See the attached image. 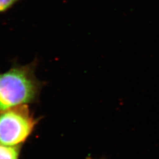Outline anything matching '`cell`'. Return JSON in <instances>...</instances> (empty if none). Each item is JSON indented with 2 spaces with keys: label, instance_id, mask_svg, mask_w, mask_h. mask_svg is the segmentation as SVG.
<instances>
[{
  "label": "cell",
  "instance_id": "6da1fadb",
  "mask_svg": "<svg viewBox=\"0 0 159 159\" xmlns=\"http://www.w3.org/2000/svg\"><path fill=\"white\" fill-rule=\"evenodd\" d=\"M34 66H17L0 74V111L35 102L41 83L36 78Z\"/></svg>",
  "mask_w": 159,
  "mask_h": 159
},
{
  "label": "cell",
  "instance_id": "7a4b0ae2",
  "mask_svg": "<svg viewBox=\"0 0 159 159\" xmlns=\"http://www.w3.org/2000/svg\"><path fill=\"white\" fill-rule=\"evenodd\" d=\"M36 123L27 104L0 111V144L20 146L30 136Z\"/></svg>",
  "mask_w": 159,
  "mask_h": 159
},
{
  "label": "cell",
  "instance_id": "3957f363",
  "mask_svg": "<svg viewBox=\"0 0 159 159\" xmlns=\"http://www.w3.org/2000/svg\"><path fill=\"white\" fill-rule=\"evenodd\" d=\"M20 146H8L0 144V159H18Z\"/></svg>",
  "mask_w": 159,
  "mask_h": 159
},
{
  "label": "cell",
  "instance_id": "277c9868",
  "mask_svg": "<svg viewBox=\"0 0 159 159\" xmlns=\"http://www.w3.org/2000/svg\"><path fill=\"white\" fill-rule=\"evenodd\" d=\"M17 1L18 0H0V12L6 11Z\"/></svg>",
  "mask_w": 159,
  "mask_h": 159
}]
</instances>
